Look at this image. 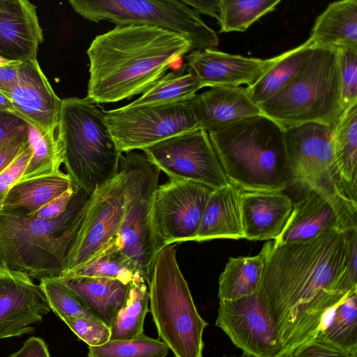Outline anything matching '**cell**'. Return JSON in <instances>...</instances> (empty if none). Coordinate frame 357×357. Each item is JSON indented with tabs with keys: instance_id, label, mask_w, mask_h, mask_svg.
Listing matches in <instances>:
<instances>
[{
	"instance_id": "obj_44",
	"label": "cell",
	"mask_w": 357,
	"mask_h": 357,
	"mask_svg": "<svg viewBox=\"0 0 357 357\" xmlns=\"http://www.w3.org/2000/svg\"><path fill=\"white\" fill-rule=\"evenodd\" d=\"M29 128V125L17 116L0 112V144L6 139Z\"/></svg>"
},
{
	"instance_id": "obj_42",
	"label": "cell",
	"mask_w": 357,
	"mask_h": 357,
	"mask_svg": "<svg viewBox=\"0 0 357 357\" xmlns=\"http://www.w3.org/2000/svg\"><path fill=\"white\" fill-rule=\"evenodd\" d=\"M29 128L6 139L0 144V173L29 146Z\"/></svg>"
},
{
	"instance_id": "obj_14",
	"label": "cell",
	"mask_w": 357,
	"mask_h": 357,
	"mask_svg": "<svg viewBox=\"0 0 357 357\" xmlns=\"http://www.w3.org/2000/svg\"><path fill=\"white\" fill-rule=\"evenodd\" d=\"M215 188L190 181L169 180L158 185L153 221L160 248L193 241L206 203Z\"/></svg>"
},
{
	"instance_id": "obj_29",
	"label": "cell",
	"mask_w": 357,
	"mask_h": 357,
	"mask_svg": "<svg viewBox=\"0 0 357 357\" xmlns=\"http://www.w3.org/2000/svg\"><path fill=\"white\" fill-rule=\"evenodd\" d=\"M267 243L257 255L230 257L219 278L220 301H233L255 293L259 287Z\"/></svg>"
},
{
	"instance_id": "obj_9",
	"label": "cell",
	"mask_w": 357,
	"mask_h": 357,
	"mask_svg": "<svg viewBox=\"0 0 357 357\" xmlns=\"http://www.w3.org/2000/svg\"><path fill=\"white\" fill-rule=\"evenodd\" d=\"M73 9L96 23L150 26L179 34L191 43L192 51L213 49L217 33L182 0H70Z\"/></svg>"
},
{
	"instance_id": "obj_21",
	"label": "cell",
	"mask_w": 357,
	"mask_h": 357,
	"mask_svg": "<svg viewBox=\"0 0 357 357\" xmlns=\"http://www.w3.org/2000/svg\"><path fill=\"white\" fill-rule=\"evenodd\" d=\"M199 129L208 133L252 116L262 115L260 108L242 86H215L190 99Z\"/></svg>"
},
{
	"instance_id": "obj_20",
	"label": "cell",
	"mask_w": 357,
	"mask_h": 357,
	"mask_svg": "<svg viewBox=\"0 0 357 357\" xmlns=\"http://www.w3.org/2000/svg\"><path fill=\"white\" fill-rule=\"evenodd\" d=\"M43 41L34 4L28 0H0V56L13 61L35 59Z\"/></svg>"
},
{
	"instance_id": "obj_48",
	"label": "cell",
	"mask_w": 357,
	"mask_h": 357,
	"mask_svg": "<svg viewBox=\"0 0 357 357\" xmlns=\"http://www.w3.org/2000/svg\"><path fill=\"white\" fill-rule=\"evenodd\" d=\"M0 112H9L15 115V110L9 100L0 92Z\"/></svg>"
},
{
	"instance_id": "obj_40",
	"label": "cell",
	"mask_w": 357,
	"mask_h": 357,
	"mask_svg": "<svg viewBox=\"0 0 357 357\" xmlns=\"http://www.w3.org/2000/svg\"><path fill=\"white\" fill-rule=\"evenodd\" d=\"M292 357H357V347L348 351L314 338L295 349Z\"/></svg>"
},
{
	"instance_id": "obj_27",
	"label": "cell",
	"mask_w": 357,
	"mask_h": 357,
	"mask_svg": "<svg viewBox=\"0 0 357 357\" xmlns=\"http://www.w3.org/2000/svg\"><path fill=\"white\" fill-rule=\"evenodd\" d=\"M314 45L307 39L299 46L274 57L273 63L246 90L258 105L268 100L287 85L310 56Z\"/></svg>"
},
{
	"instance_id": "obj_7",
	"label": "cell",
	"mask_w": 357,
	"mask_h": 357,
	"mask_svg": "<svg viewBox=\"0 0 357 357\" xmlns=\"http://www.w3.org/2000/svg\"><path fill=\"white\" fill-rule=\"evenodd\" d=\"M175 245L162 247L153 261L148 284L149 311L160 340L174 357H203V333L208 324L197 310Z\"/></svg>"
},
{
	"instance_id": "obj_15",
	"label": "cell",
	"mask_w": 357,
	"mask_h": 357,
	"mask_svg": "<svg viewBox=\"0 0 357 357\" xmlns=\"http://www.w3.org/2000/svg\"><path fill=\"white\" fill-rule=\"evenodd\" d=\"M215 325L243 352L255 357H275L281 352L280 340L259 289L236 300L220 301Z\"/></svg>"
},
{
	"instance_id": "obj_13",
	"label": "cell",
	"mask_w": 357,
	"mask_h": 357,
	"mask_svg": "<svg viewBox=\"0 0 357 357\" xmlns=\"http://www.w3.org/2000/svg\"><path fill=\"white\" fill-rule=\"evenodd\" d=\"M142 151L170 180L197 182L215 189L229 183L208 133L202 129L176 135Z\"/></svg>"
},
{
	"instance_id": "obj_33",
	"label": "cell",
	"mask_w": 357,
	"mask_h": 357,
	"mask_svg": "<svg viewBox=\"0 0 357 357\" xmlns=\"http://www.w3.org/2000/svg\"><path fill=\"white\" fill-rule=\"evenodd\" d=\"M29 141L31 157L20 181L60 171L63 163V150L58 137L57 128L40 132L29 126Z\"/></svg>"
},
{
	"instance_id": "obj_2",
	"label": "cell",
	"mask_w": 357,
	"mask_h": 357,
	"mask_svg": "<svg viewBox=\"0 0 357 357\" xmlns=\"http://www.w3.org/2000/svg\"><path fill=\"white\" fill-rule=\"evenodd\" d=\"M191 51L190 41L174 32L116 25L97 36L86 51V98L96 104L109 103L143 93L169 68L182 66V58Z\"/></svg>"
},
{
	"instance_id": "obj_38",
	"label": "cell",
	"mask_w": 357,
	"mask_h": 357,
	"mask_svg": "<svg viewBox=\"0 0 357 357\" xmlns=\"http://www.w3.org/2000/svg\"><path fill=\"white\" fill-rule=\"evenodd\" d=\"M340 105L342 112L357 102V50L339 49Z\"/></svg>"
},
{
	"instance_id": "obj_31",
	"label": "cell",
	"mask_w": 357,
	"mask_h": 357,
	"mask_svg": "<svg viewBox=\"0 0 357 357\" xmlns=\"http://www.w3.org/2000/svg\"><path fill=\"white\" fill-rule=\"evenodd\" d=\"M203 87L185 64L165 73L129 105L161 104L190 100Z\"/></svg>"
},
{
	"instance_id": "obj_22",
	"label": "cell",
	"mask_w": 357,
	"mask_h": 357,
	"mask_svg": "<svg viewBox=\"0 0 357 357\" xmlns=\"http://www.w3.org/2000/svg\"><path fill=\"white\" fill-rule=\"evenodd\" d=\"M291 199L283 191H244L241 213L244 238L264 241L277 238L293 210Z\"/></svg>"
},
{
	"instance_id": "obj_25",
	"label": "cell",
	"mask_w": 357,
	"mask_h": 357,
	"mask_svg": "<svg viewBox=\"0 0 357 357\" xmlns=\"http://www.w3.org/2000/svg\"><path fill=\"white\" fill-rule=\"evenodd\" d=\"M309 39L314 47L357 50V0L330 3L317 17Z\"/></svg>"
},
{
	"instance_id": "obj_8",
	"label": "cell",
	"mask_w": 357,
	"mask_h": 357,
	"mask_svg": "<svg viewBox=\"0 0 357 357\" xmlns=\"http://www.w3.org/2000/svg\"><path fill=\"white\" fill-rule=\"evenodd\" d=\"M119 169L125 176L126 207L116 244L148 285L160 249L153 221L160 171L144 154L135 151L122 155Z\"/></svg>"
},
{
	"instance_id": "obj_51",
	"label": "cell",
	"mask_w": 357,
	"mask_h": 357,
	"mask_svg": "<svg viewBox=\"0 0 357 357\" xmlns=\"http://www.w3.org/2000/svg\"><path fill=\"white\" fill-rule=\"evenodd\" d=\"M275 357H292L291 354L287 352H282L277 355Z\"/></svg>"
},
{
	"instance_id": "obj_19",
	"label": "cell",
	"mask_w": 357,
	"mask_h": 357,
	"mask_svg": "<svg viewBox=\"0 0 357 357\" xmlns=\"http://www.w3.org/2000/svg\"><path fill=\"white\" fill-rule=\"evenodd\" d=\"M187 61L188 70L204 87L248 86L273 63L274 57L261 59L204 49L192 51Z\"/></svg>"
},
{
	"instance_id": "obj_43",
	"label": "cell",
	"mask_w": 357,
	"mask_h": 357,
	"mask_svg": "<svg viewBox=\"0 0 357 357\" xmlns=\"http://www.w3.org/2000/svg\"><path fill=\"white\" fill-rule=\"evenodd\" d=\"M76 185L74 184L61 195L53 199L44 206L31 215L45 220H52L60 216L67 209L75 192ZM31 214V213H30Z\"/></svg>"
},
{
	"instance_id": "obj_45",
	"label": "cell",
	"mask_w": 357,
	"mask_h": 357,
	"mask_svg": "<svg viewBox=\"0 0 357 357\" xmlns=\"http://www.w3.org/2000/svg\"><path fill=\"white\" fill-rule=\"evenodd\" d=\"M7 357H50L48 345L40 337L31 336L22 347Z\"/></svg>"
},
{
	"instance_id": "obj_34",
	"label": "cell",
	"mask_w": 357,
	"mask_h": 357,
	"mask_svg": "<svg viewBox=\"0 0 357 357\" xmlns=\"http://www.w3.org/2000/svg\"><path fill=\"white\" fill-rule=\"evenodd\" d=\"M78 277L118 280L126 284L142 278L116 243L82 266L58 278Z\"/></svg>"
},
{
	"instance_id": "obj_11",
	"label": "cell",
	"mask_w": 357,
	"mask_h": 357,
	"mask_svg": "<svg viewBox=\"0 0 357 357\" xmlns=\"http://www.w3.org/2000/svg\"><path fill=\"white\" fill-rule=\"evenodd\" d=\"M105 121L121 153L143 150L176 135L199 129L190 100L130 105L106 111Z\"/></svg>"
},
{
	"instance_id": "obj_26",
	"label": "cell",
	"mask_w": 357,
	"mask_h": 357,
	"mask_svg": "<svg viewBox=\"0 0 357 357\" xmlns=\"http://www.w3.org/2000/svg\"><path fill=\"white\" fill-rule=\"evenodd\" d=\"M74 184L70 176L61 170L19 181L7 194L1 211L24 209L33 213Z\"/></svg>"
},
{
	"instance_id": "obj_24",
	"label": "cell",
	"mask_w": 357,
	"mask_h": 357,
	"mask_svg": "<svg viewBox=\"0 0 357 357\" xmlns=\"http://www.w3.org/2000/svg\"><path fill=\"white\" fill-rule=\"evenodd\" d=\"M61 281L98 319L111 328L127 299L130 284L100 278H68Z\"/></svg>"
},
{
	"instance_id": "obj_12",
	"label": "cell",
	"mask_w": 357,
	"mask_h": 357,
	"mask_svg": "<svg viewBox=\"0 0 357 357\" xmlns=\"http://www.w3.org/2000/svg\"><path fill=\"white\" fill-rule=\"evenodd\" d=\"M125 207V176L119 169L114 178L91 195L82 226L64 259L61 275L82 266L116 243Z\"/></svg>"
},
{
	"instance_id": "obj_3",
	"label": "cell",
	"mask_w": 357,
	"mask_h": 357,
	"mask_svg": "<svg viewBox=\"0 0 357 357\" xmlns=\"http://www.w3.org/2000/svg\"><path fill=\"white\" fill-rule=\"evenodd\" d=\"M91 195L76 185L60 216L45 220L24 209L0 211V266L33 280L58 278L84 219Z\"/></svg>"
},
{
	"instance_id": "obj_35",
	"label": "cell",
	"mask_w": 357,
	"mask_h": 357,
	"mask_svg": "<svg viewBox=\"0 0 357 357\" xmlns=\"http://www.w3.org/2000/svg\"><path fill=\"white\" fill-rule=\"evenodd\" d=\"M280 0H220V32L244 31L263 15L275 10Z\"/></svg>"
},
{
	"instance_id": "obj_37",
	"label": "cell",
	"mask_w": 357,
	"mask_h": 357,
	"mask_svg": "<svg viewBox=\"0 0 357 357\" xmlns=\"http://www.w3.org/2000/svg\"><path fill=\"white\" fill-rule=\"evenodd\" d=\"M39 282L50 310L61 320L70 317L96 318L59 278H43Z\"/></svg>"
},
{
	"instance_id": "obj_18",
	"label": "cell",
	"mask_w": 357,
	"mask_h": 357,
	"mask_svg": "<svg viewBox=\"0 0 357 357\" xmlns=\"http://www.w3.org/2000/svg\"><path fill=\"white\" fill-rule=\"evenodd\" d=\"M10 102L15 115L40 132L57 128L61 100L57 96L37 59L22 63L17 83L0 91Z\"/></svg>"
},
{
	"instance_id": "obj_17",
	"label": "cell",
	"mask_w": 357,
	"mask_h": 357,
	"mask_svg": "<svg viewBox=\"0 0 357 357\" xmlns=\"http://www.w3.org/2000/svg\"><path fill=\"white\" fill-rule=\"evenodd\" d=\"M331 229H357V208L337 204L314 190L305 189L294 203L283 231L273 243L305 241Z\"/></svg>"
},
{
	"instance_id": "obj_5",
	"label": "cell",
	"mask_w": 357,
	"mask_h": 357,
	"mask_svg": "<svg viewBox=\"0 0 357 357\" xmlns=\"http://www.w3.org/2000/svg\"><path fill=\"white\" fill-rule=\"evenodd\" d=\"M57 131L67 174L79 188L91 195L119 173L122 153L95 103L62 99Z\"/></svg>"
},
{
	"instance_id": "obj_49",
	"label": "cell",
	"mask_w": 357,
	"mask_h": 357,
	"mask_svg": "<svg viewBox=\"0 0 357 357\" xmlns=\"http://www.w3.org/2000/svg\"><path fill=\"white\" fill-rule=\"evenodd\" d=\"M13 62H14V61L7 60V59L0 56V68L3 67V66H8V65L12 63Z\"/></svg>"
},
{
	"instance_id": "obj_6",
	"label": "cell",
	"mask_w": 357,
	"mask_h": 357,
	"mask_svg": "<svg viewBox=\"0 0 357 357\" xmlns=\"http://www.w3.org/2000/svg\"><path fill=\"white\" fill-rule=\"evenodd\" d=\"M262 115L283 130L315 122L333 128L340 105L339 48L314 47L294 79L259 105Z\"/></svg>"
},
{
	"instance_id": "obj_46",
	"label": "cell",
	"mask_w": 357,
	"mask_h": 357,
	"mask_svg": "<svg viewBox=\"0 0 357 357\" xmlns=\"http://www.w3.org/2000/svg\"><path fill=\"white\" fill-rule=\"evenodd\" d=\"M22 63L14 61L0 68V91H9L17 83Z\"/></svg>"
},
{
	"instance_id": "obj_30",
	"label": "cell",
	"mask_w": 357,
	"mask_h": 357,
	"mask_svg": "<svg viewBox=\"0 0 357 357\" xmlns=\"http://www.w3.org/2000/svg\"><path fill=\"white\" fill-rule=\"evenodd\" d=\"M315 338L344 350L357 347V288L329 310Z\"/></svg>"
},
{
	"instance_id": "obj_1",
	"label": "cell",
	"mask_w": 357,
	"mask_h": 357,
	"mask_svg": "<svg viewBox=\"0 0 357 357\" xmlns=\"http://www.w3.org/2000/svg\"><path fill=\"white\" fill-rule=\"evenodd\" d=\"M357 229H331L301 242L274 245L259 287L281 345L292 354L316 337L329 310L351 290L357 276L349 271Z\"/></svg>"
},
{
	"instance_id": "obj_4",
	"label": "cell",
	"mask_w": 357,
	"mask_h": 357,
	"mask_svg": "<svg viewBox=\"0 0 357 357\" xmlns=\"http://www.w3.org/2000/svg\"><path fill=\"white\" fill-rule=\"evenodd\" d=\"M230 183L244 191H283L291 184L284 130L259 115L208 133Z\"/></svg>"
},
{
	"instance_id": "obj_41",
	"label": "cell",
	"mask_w": 357,
	"mask_h": 357,
	"mask_svg": "<svg viewBox=\"0 0 357 357\" xmlns=\"http://www.w3.org/2000/svg\"><path fill=\"white\" fill-rule=\"evenodd\" d=\"M31 157L29 146L0 173V211L3 202L12 187L20 180Z\"/></svg>"
},
{
	"instance_id": "obj_39",
	"label": "cell",
	"mask_w": 357,
	"mask_h": 357,
	"mask_svg": "<svg viewBox=\"0 0 357 357\" xmlns=\"http://www.w3.org/2000/svg\"><path fill=\"white\" fill-rule=\"evenodd\" d=\"M89 347H98L109 341L111 329L92 317H70L62 320Z\"/></svg>"
},
{
	"instance_id": "obj_23",
	"label": "cell",
	"mask_w": 357,
	"mask_h": 357,
	"mask_svg": "<svg viewBox=\"0 0 357 357\" xmlns=\"http://www.w3.org/2000/svg\"><path fill=\"white\" fill-rule=\"evenodd\" d=\"M242 190L232 183L216 188L211 193L193 241L217 238H244Z\"/></svg>"
},
{
	"instance_id": "obj_32",
	"label": "cell",
	"mask_w": 357,
	"mask_h": 357,
	"mask_svg": "<svg viewBox=\"0 0 357 357\" xmlns=\"http://www.w3.org/2000/svg\"><path fill=\"white\" fill-rule=\"evenodd\" d=\"M148 285L142 278L130 283L126 303L110 328L109 340H130L144 334V322L149 311Z\"/></svg>"
},
{
	"instance_id": "obj_47",
	"label": "cell",
	"mask_w": 357,
	"mask_h": 357,
	"mask_svg": "<svg viewBox=\"0 0 357 357\" xmlns=\"http://www.w3.org/2000/svg\"><path fill=\"white\" fill-rule=\"evenodd\" d=\"M182 1L199 15L204 14L217 20L219 19L220 0H182Z\"/></svg>"
},
{
	"instance_id": "obj_36",
	"label": "cell",
	"mask_w": 357,
	"mask_h": 357,
	"mask_svg": "<svg viewBox=\"0 0 357 357\" xmlns=\"http://www.w3.org/2000/svg\"><path fill=\"white\" fill-rule=\"evenodd\" d=\"M169 348L159 339L142 334L130 340H109L89 347L87 357H166Z\"/></svg>"
},
{
	"instance_id": "obj_16",
	"label": "cell",
	"mask_w": 357,
	"mask_h": 357,
	"mask_svg": "<svg viewBox=\"0 0 357 357\" xmlns=\"http://www.w3.org/2000/svg\"><path fill=\"white\" fill-rule=\"evenodd\" d=\"M50 308L26 273L0 266V340L32 334Z\"/></svg>"
},
{
	"instance_id": "obj_28",
	"label": "cell",
	"mask_w": 357,
	"mask_h": 357,
	"mask_svg": "<svg viewBox=\"0 0 357 357\" xmlns=\"http://www.w3.org/2000/svg\"><path fill=\"white\" fill-rule=\"evenodd\" d=\"M332 149L340 178L357 198V102L343 111L332 130Z\"/></svg>"
},
{
	"instance_id": "obj_50",
	"label": "cell",
	"mask_w": 357,
	"mask_h": 357,
	"mask_svg": "<svg viewBox=\"0 0 357 357\" xmlns=\"http://www.w3.org/2000/svg\"><path fill=\"white\" fill-rule=\"evenodd\" d=\"M222 357H255L252 355H250L248 354H246L245 352H243L241 355H238V356H234V355H232V356H226V355H224Z\"/></svg>"
},
{
	"instance_id": "obj_10",
	"label": "cell",
	"mask_w": 357,
	"mask_h": 357,
	"mask_svg": "<svg viewBox=\"0 0 357 357\" xmlns=\"http://www.w3.org/2000/svg\"><path fill=\"white\" fill-rule=\"evenodd\" d=\"M332 130L315 122L284 130L291 184L314 190L337 204L357 208V199L345 188L336 168Z\"/></svg>"
}]
</instances>
